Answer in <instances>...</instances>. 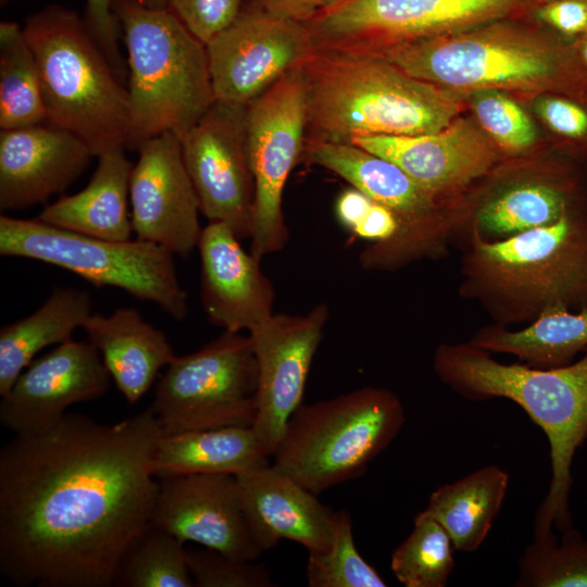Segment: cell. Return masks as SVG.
Returning <instances> with one entry per match:
<instances>
[{
    "mask_svg": "<svg viewBox=\"0 0 587 587\" xmlns=\"http://www.w3.org/2000/svg\"><path fill=\"white\" fill-rule=\"evenodd\" d=\"M163 435L152 412L114 424L65 413L0 450V572L17 586L110 587L150 524Z\"/></svg>",
    "mask_w": 587,
    "mask_h": 587,
    "instance_id": "obj_1",
    "label": "cell"
},
{
    "mask_svg": "<svg viewBox=\"0 0 587 587\" xmlns=\"http://www.w3.org/2000/svg\"><path fill=\"white\" fill-rule=\"evenodd\" d=\"M575 362L558 367L504 364L470 342L437 347L434 371L460 396L483 401L504 398L520 405L550 445L551 480L537 509L534 538L574 526L569 507L571 466L587 440V349Z\"/></svg>",
    "mask_w": 587,
    "mask_h": 587,
    "instance_id": "obj_2",
    "label": "cell"
},
{
    "mask_svg": "<svg viewBox=\"0 0 587 587\" xmlns=\"http://www.w3.org/2000/svg\"><path fill=\"white\" fill-rule=\"evenodd\" d=\"M307 87L304 146L359 136H411L449 126L460 103L377 54L314 49L299 66Z\"/></svg>",
    "mask_w": 587,
    "mask_h": 587,
    "instance_id": "obj_3",
    "label": "cell"
},
{
    "mask_svg": "<svg viewBox=\"0 0 587 587\" xmlns=\"http://www.w3.org/2000/svg\"><path fill=\"white\" fill-rule=\"evenodd\" d=\"M377 55L444 89H553L587 100V75L575 45L507 20L403 42Z\"/></svg>",
    "mask_w": 587,
    "mask_h": 587,
    "instance_id": "obj_4",
    "label": "cell"
},
{
    "mask_svg": "<svg viewBox=\"0 0 587 587\" xmlns=\"http://www.w3.org/2000/svg\"><path fill=\"white\" fill-rule=\"evenodd\" d=\"M461 294L503 326L552 308L587 309V213L496 241L472 236Z\"/></svg>",
    "mask_w": 587,
    "mask_h": 587,
    "instance_id": "obj_5",
    "label": "cell"
},
{
    "mask_svg": "<svg viewBox=\"0 0 587 587\" xmlns=\"http://www.w3.org/2000/svg\"><path fill=\"white\" fill-rule=\"evenodd\" d=\"M23 32L39 70L45 123L78 137L95 157L126 149L128 89L85 18L52 4L32 14Z\"/></svg>",
    "mask_w": 587,
    "mask_h": 587,
    "instance_id": "obj_6",
    "label": "cell"
},
{
    "mask_svg": "<svg viewBox=\"0 0 587 587\" xmlns=\"http://www.w3.org/2000/svg\"><path fill=\"white\" fill-rule=\"evenodd\" d=\"M124 32L130 123L126 149L173 133L179 139L214 102L207 48L167 8L111 0Z\"/></svg>",
    "mask_w": 587,
    "mask_h": 587,
    "instance_id": "obj_7",
    "label": "cell"
},
{
    "mask_svg": "<svg viewBox=\"0 0 587 587\" xmlns=\"http://www.w3.org/2000/svg\"><path fill=\"white\" fill-rule=\"evenodd\" d=\"M404 422L400 399L384 388L302 403L287 423L273 464L319 495L361 476Z\"/></svg>",
    "mask_w": 587,
    "mask_h": 587,
    "instance_id": "obj_8",
    "label": "cell"
},
{
    "mask_svg": "<svg viewBox=\"0 0 587 587\" xmlns=\"http://www.w3.org/2000/svg\"><path fill=\"white\" fill-rule=\"evenodd\" d=\"M0 254L40 261L88 280L155 303L176 321L188 315V297L174 254L157 243L114 241L48 225L37 218L0 216Z\"/></svg>",
    "mask_w": 587,
    "mask_h": 587,
    "instance_id": "obj_9",
    "label": "cell"
},
{
    "mask_svg": "<svg viewBox=\"0 0 587 587\" xmlns=\"http://www.w3.org/2000/svg\"><path fill=\"white\" fill-rule=\"evenodd\" d=\"M305 162L324 167L348 182L397 218L398 233L386 246L365 248L363 268L390 271L440 253L462 221L434 195L392 162L352 143L305 145Z\"/></svg>",
    "mask_w": 587,
    "mask_h": 587,
    "instance_id": "obj_10",
    "label": "cell"
},
{
    "mask_svg": "<svg viewBox=\"0 0 587 587\" xmlns=\"http://www.w3.org/2000/svg\"><path fill=\"white\" fill-rule=\"evenodd\" d=\"M546 1L346 0L304 24L314 49L379 54L403 42L514 18Z\"/></svg>",
    "mask_w": 587,
    "mask_h": 587,
    "instance_id": "obj_11",
    "label": "cell"
},
{
    "mask_svg": "<svg viewBox=\"0 0 587 587\" xmlns=\"http://www.w3.org/2000/svg\"><path fill=\"white\" fill-rule=\"evenodd\" d=\"M258 365L251 339L224 330L199 350L175 357L154 390L150 408L163 435L252 426Z\"/></svg>",
    "mask_w": 587,
    "mask_h": 587,
    "instance_id": "obj_12",
    "label": "cell"
},
{
    "mask_svg": "<svg viewBox=\"0 0 587 587\" xmlns=\"http://www.w3.org/2000/svg\"><path fill=\"white\" fill-rule=\"evenodd\" d=\"M307 109L300 67L247 104L246 146L254 183L250 252L259 260L283 250L289 237L283 193L290 172L302 157Z\"/></svg>",
    "mask_w": 587,
    "mask_h": 587,
    "instance_id": "obj_13",
    "label": "cell"
},
{
    "mask_svg": "<svg viewBox=\"0 0 587 587\" xmlns=\"http://www.w3.org/2000/svg\"><path fill=\"white\" fill-rule=\"evenodd\" d=\"M247 104L214 100L180 139L201 213L209 222L227 224L239 239L250 238L254 203Z\"/></svg>",
    "mask_w": 587,
    "mask_h": 587,
    "instance_id": "obj_14",
    "label": "cell"
},
{
    "mask_svg": "<svg viewBox=\"0 0 587 587\" xmlns=\"http://www.w3.org/2000/svg\"><path fill=\"white\" fill-rule=\"evenodd\" d=\"M205 48L214 99L245 104L314 51L304 23L247 9Z\"/></svg>",
    "mask_w": 587,
    "mask_h": 587,
    "instance_id": "obj_15",
    "label": "cell"
},
{
    "mask_svg": "<svg viewBox=\"0 0 587 587\" xmlns=\"http://www.w3.org/2000/svg\"><path fill=\"white\" fill-rule=\"evenodd\" d=\"M329 317L326 303L302 315L275 314L249 330L258 365L252 428L273 457L287 423L302 404L307 378Z\"/></svg>",
    "mask_w": 587,
    "mask_h": 587,
    "instance_id": "obj_16",
    "label": "cell"
},
{
    "mask_svg": "<svg viewBox=\"0 0 587 587\" xmlns=\"http://www.w3.org/2000/svg\"><path fill=\"white\" fill-rule=\"evenodd\" d=\"M129 179L133 232L174 255L188 257L201 235L200 203L187 172L180 139L163 133L145 141Z\"/></svg>",
    "mask_w": 587,
    "mask_h": 587,
    "instance_id": "obj_17",
    "label": "cell"
},
{
    "mask_svg": "<svg viewBox=\"0 0 587 587\" xmlns=\"http://www.w3.org/2000/svg\"><path fill=\"white\" fill-rule=\"evenodd\" d=\"M111 379L92 344L66 340L33 361L1 396L0 421L15 435L45 432L70 405L102 396Z\"/></svg>",
    "mask_w": 587,
    "mask_h": 587,
    "instance_id": "obj_18",
    "label": "cell"
},
{
    "mask_svg": "<svg viewBox=\"0 0 587 587\" xmlns=\"http://www.w3.org/2000/svg\"><path fill=\"white\" fill-rule=\"evenodd\" d=\"M150 524L242 560L263 553L246 517L237 477L192 474L160 478Z\"/></svg>",
    "mask_w": 587,
    "mask_h": 587,
    "instance_id": "obj_19",
    "label": "cell"
},
{
    "mask_svg": "<svg viewBox=\"0 0 587 587\" xmlns=\"http://www.w3.org/2000/svg\"><path fill=\"white\" fill-rule=\"evenodd\" d=\"M350 143L392 162L445 200L488 174L499 159L489 139L462 118L433 134L359 136Z\"/></svg>",
    "mask_w": 587,
    "mask_h": 587,
    "instance_id": "obj_20",
    "label": "cell"
},
{
    "mask_svg": "<svg viewBox=\"0 0 587 587\" xmlns=\"http://www.w3.org/2000/svg\"><path fill=\"white\" fill-rule=\"evenodd\" d=\"M92 157L78 137L47 123L1 129L0 209H26L64 191Z\"/></svg>",
    "mask_w": 587,
    "mask_h": 587,
    "instance_id": "obj_21",
    "label": "cell"
},
{
    "mask_svg": "<svg viewBox=\"0 0 587 587\" xmlns=\"http://www.w3.org/2000/svg\"><path fill=\"white\" fill-rule=\"evenodd\" d=\"M201 302L210 322L226 332L250 330L271 316L275 290L260 260L247 252L225 223L210 222L197 246Z\"/></svg>",
    "mask_w": 587,
    "mask_h": 587,
    "instance_id": "obj_22",
    "label": "cell"
},
{
    "mask_svg": "<svg viewBox=\"0 0 587 587\" xmlns=\"http://www.w3.org/2000/svg\"><path fill=\"white\" fill-rule=\"evenodd\" d=\"M242 508L262 551L282 539L308 551H325L334 538L337 512L274 464L236 476Z\"/></svg>",
    "mask_w": 587,
    "mask_h": 587,
    "instance_id": "obj_23",
    "label": "cell"
},
{
    "mask_svg": "<svg viewBox=\"0 0 587 587\" xmlns=\"http://www.w3.org/2000/svg\"><path fill=\"white\" fill-rule=\"evenodd\" d=\"M583 186L569 173L509 182L487 195L472 212L471 237L496 241L587 213Z\"/></svg>",
    "mask_w": 587,
    "mask_h": 587,
    "instance_id": "obj_24",
    "label": "cell"
},
{
    "mask_svg": "<svg viewBox=\"0 0 587 587\" xmlns=\"http://www.w3.org/2000/svg\"><path fill=\"white\" fill-rule=\"evenodd\" d=\"M82 328L129 403H136L176 357L164 332L135 308H118L110 315L91 313Z\"/></svg>",
    "mask_w": 587,
    "mask_h": 587,
    "instance_id": "obj_25",
    "label": "cell"
},
{
    "mask_svg": "<svg viewBox=\"0 0 587 587\" xmlns=\"http://www.w3.org/2000/svg\"><path fill=\"white\" fill-rule=\"evenodd\" d=\"M125 149L99 155L97 167L85 188L46 205L37 220L73 233L114 240L130 239L128 211L132 162Z\"/></svg>",
    "mask_w": 587,
    "mask_h": 587,
    "instance_id": "obj_26",
    "label": "cell"
},
{
    "mask_svg": "<svg viewBox=\"0 0 587 587\" xmlns=\"http://www.w3.org/2000/svg\"><path fill=\"white\" fill-rule=\"evenodd\" d=\"M252 426L162 435L153 457L155 477L192 474L239 475L270 464Z\"/></svg>",
    "mask_w": 587,
    "mask_h": 587,
    "instance_id": "obj_27",
    "label": "cell"
},
{
    "mask_svg": "<svg viewBox=\"0 0 587 587\" xmlns=\"http://www.w3.org/2000/svg\"><path fill=\"white\" fill-rule=\"evenodd\" d=\"M89 291L55 288L32 314L0 329V395L3 396L20 374L43 348L72 339L91 314Z\"/></svg>",
    "mask_w": 587,
    "mask_h": 587,
    "instance_id": "obj_28",
    "label": "cell"
},
{
    "mask_svg": "<svg viewBox=\"0 0 587 587\" xmlns=\"http://www.w3.org/2000/svg\"><path fill=\"white\" fill-rule=\"evenodd\" d=\"M508 473L488 465L439 486L424 513L448 533L454 550L473 552L486 539L507 494Z\"/></svg>",
    "mask_w": 587,
    "mask_h": 587,
    "instance_id": "obj_29",
    "label": "cell"
},
{
    "mask_svg": "<svg viewBox=\"0 0 587 587\" xmlns=\"http://www.w3.org/2000/svg\"><path fill=\"white\" fill-rule=\"evenodd\" d=\"M469 342L488 352L513 354L534 367L567 365L587 349V309H548L523 329L488 326Z\"/></svg>",
    "mask_w": 587,
    "mask_h": 587,
    "instance_id": "obj_30",
    "label": "cell"
},
{
    "mask_svg": "<svg viewBox=\"0 0 587 587\" xmlns=\"http://www.w3.org/2000/svg\"><path fill=\"white\" fill-rule=\"evenodd\" d=\"M46 122L38 65L23 28L0 23V128L14 129Z\"/></svg>",
    "mask_w": 587,
    "mask_h": 587,
    "instance_id": "obj_31",
    "label": "cell"
},
{
    "mask_svg": "<svg viewBox=\"0 0 587 587\" xmlns=\"http://www.w3.org/2000/svg\"><path fill=\"white\" fill-rule=\"evenodd\" d=\"M114 586L195 587L184 542L149 524L125 552Z\"/></svg>",
    "mask_w": 587,
    "mask_h": 587,
    "instance_id": "obj_32",
    "label": "cell"
},
{
    "mask_svg": "<svg viewBox=\"0 0 587 587\" xmlns=\"http://www.w3.org/2000/svg\"><path fill=\"white\" fill-rule=\"evenodd\" d=\"M453 545L445 528L423 511L391 554L390 569L405 587H445L454 569Z\"/></svg>",
    "mask_w": 587,
    "mask_h": 587,
    "instance_id": "obj_33",
    "label": "cell"
},
{
    "mask_svg": "<svg viewBox=\"0 0 587 587\" xmlns=\"http://www.w3.org/2000/svg\"><path fill=\"white\" fill-rule=\"evenodd\" d=\"M534 538L519 560L515 587H587V540L574 527Z\"/></svg>",
    "mask_w": 587,
    "mask_h": 587,
    "instance_id": "obj_34",
    "label": "cell"
},
{
    "mask_svg": "<svg viewBox=\"0 0 587 587\" xmlns=\"http://www.w3.org/2000/svg\"><path fill=\"white\" fill-rule=\"evenodd\" d=\"M305 577L310 587H385L379 573L358 552L352 520L337 511L334 538L325 551H309Z\"/></svg>",
    "mask_w": 587,
    "mask_h": 587,
    "instance_id": "obj_35",
    "label": "cell"
},
{
    "mask_svg": "<svg viewBox=\"0 0 587 587\" xmlns=\"http://www.w3.org/2000/svg\"><path fill=\"white\" fill-rule=\"evenodd\" d=\"M472 105L482 127L503 149L522 151L535 142L532 120L504 93L497 89L476 90Z\"/></svg>",
    "mask_w": 587,
    "mask_h": 587,
    "instance_id": "obj_36",
    "label": "cell"
},
{
    "mask_svg": "<svg viewBox=\"0 0 587 587\" xmlns=\"http://www.w3.org/2000/svg\"><path fill=\"white\" fill-rule=\"evenodd\" d=\"M187 563L195 587H270L266 565L242 560L207 547L186 549Z\"/></svg>",
    "mask_w": 587,
    "mask_h": 587,
    "instance_id": "obj_37",
    "label": "cell"
},
{
    "mask_svg": "<svg viewBox=\"0 0 587 587\" xmlns=\"http://www.w3.org/2000/svg\"><path fill=\"white\" fill-rule=\"evenodd\" d=\"M243 0H168L167 9L207 45L239 15Z\"/></svg>",
    "mask_w": 587,
    "mask_h": 587,
    "instance_id": "obj_38",
    "label": "cell"
},
{
    "mask_svg": "<svg viewBox=\"0 0 587 587\" xmlns=\"http://www.w3.org/2000/svg\"><path fill=\"white\" fill-rule=\"evenodd\" d=\"M576 100L567 96H547L539 99L536 110L554 134L584 146L587 142V107Z\"/></svg>",
    "mask_w": 587,
    "mask_h": 587,
    "instance_id": "obj_39",
    "label": "cell"
},
{
    "mask_svg": "<svg viewBox=\"0 0 587 587\" xmlns=\"http://www.w3.org/2000/svg\"><path fill=\"white\" fill-rule=\"evenodd\" d=\"M86 1L87 7L84 18L87 26L118 76L123 79L126 67L118 46L122 27L111 9V0Z\"/></svg>",
    "mask_w": 587,
    "mask_h": 587,
    "instance_id": "obj_40",
    "label": "cell"
},
{
    "mask_svg": "<svg viewBox=\"0 0 587 587\" xmlns=\"http://www.w3.org/2000/svg\"><path fill=\"white\" fill-rule=\"evenodd\" d=\"M533 12L563 37L577 39L587 34V0H548Z\"/></svg>",
    "mask_w": 587,
    "mask_h": 587,
    "instance_id": "obj_41",
    "label": "cell"
},
{
    "mask_svg": "<svg viewBox=\"0 0 587 587\" xmlns=\"http://www.w3.org/2000/svg\"><path fill=\"white\" fill-rule=\"evenodd\" d=\"M324 8V0H243L241 9L299 23H307Z\"/></svg>",
    "mask_w": 587,
    "mask_h": 587,
    "instance_id": "obj_42",
    "label": "cell"
},
{
    "mask_svg": "<svg viewBox=\"0 0 587 587\" xmlns=\"http://www.w3.org/2000/svg\"><path fill=\"white\" fill-rule=\"evenodd\" d=\"M372 203V200L359 189L345 190L336 201V215L340 223L351 230Z\"/></svg>",
    "mask_w": 587,
    "mask_h": 587,
    "instance_id": "obj_43",
    "label": "cell"
},
{
    "mask_svg": "<svg viewBox=\"0 0 587 587\" xmlns=\"http://www.w3.org/2000/svg\"><path fill=\"white\" fill-rule=\"evenodd\" d=\"M575 47L580 60V63L585 70V73L587 75V34L584 36L575 39Z\"/></svg>",
    "mask_w": 587,
    "mask_h": 587,
    "instance_id": "obj_44",
    "label": "cell"
},
{
    "mask_svg": "<svg viewBox=\"0 0 587 587\" xmlns=\"http://www.w3.org/2000/svg\"><path fill=\"white\" fill-rule=\"evenodd\" d=\"M147 5L154 9H163L167 7L168 0H143Z\"/></svg>",
    "mask_w": 587,
    "mask_h": 587,
    "instance_id": "obj_45",
    "label": "cell"
},
{
    "mask_svg": "<svg viewBox=\"0 0 587 587\" xmlns=\"http://www.w3.org/2000/svg\"><path fill=\"white\" fill-rule=\"evenodd\" d=\"M342 1H346V0H324V8L337 4V3L342 2Z\"/></svg>",
    "mask_w": 587,
    "mask_h": 587,
    "instance_id": "obj_46",
    "label": "cell"
},
{
    "mask_svg": "<svg viewBox=\"0 0 587 587\" xmlns=\"http://www.w3.org/2000/svg\"><path fill=\"white\" fill-rule=\"evenodd\" d=\"M8 1H9V0H0V4H1V5H4V4H7Z\"/></svg>",
    "mask_w": 587,
    "mask_h": 587,
    "instance_id": "obj_47",
    "label": "cell"
}]
</instances>
